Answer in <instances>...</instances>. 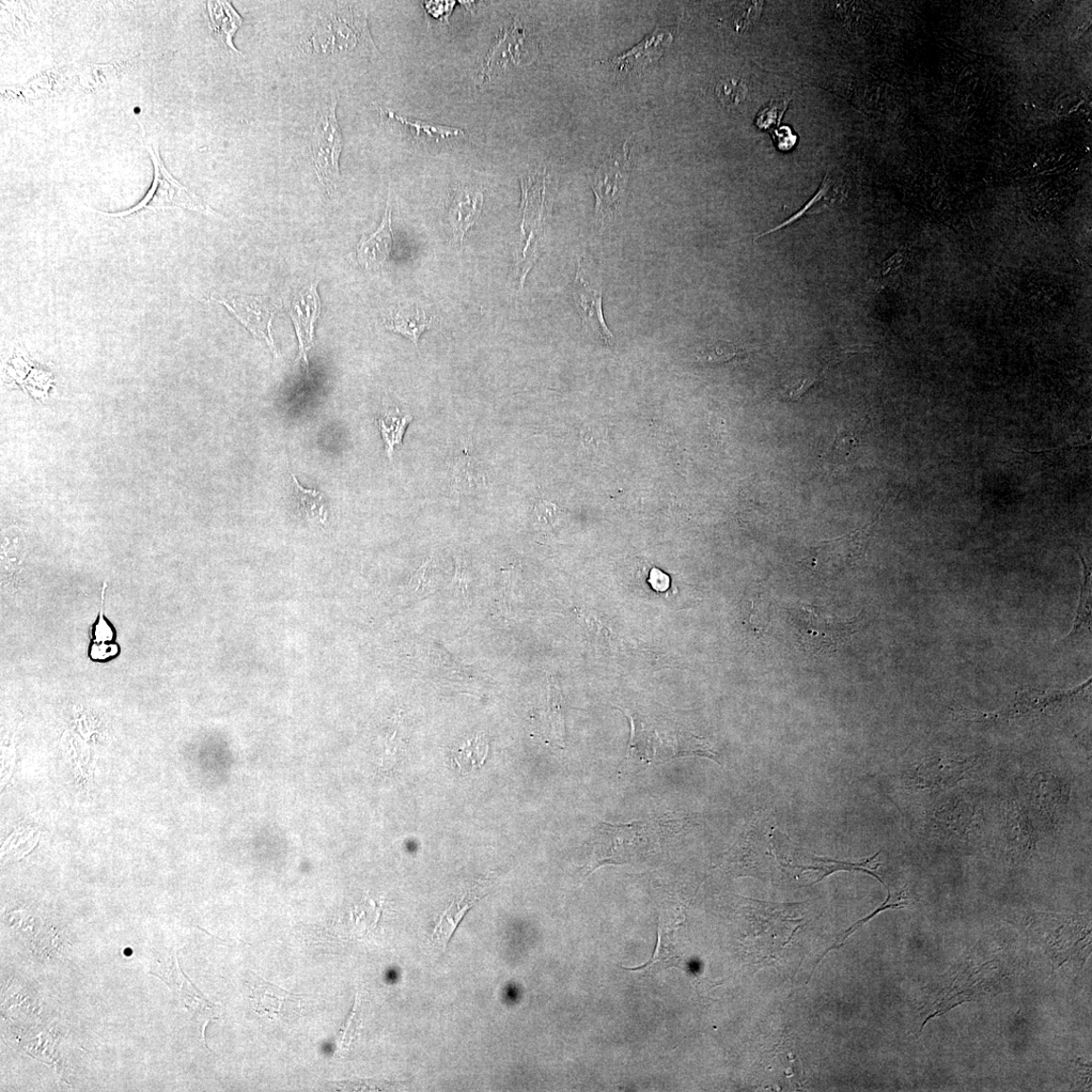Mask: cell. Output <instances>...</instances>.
<instances>
[{"label": "cell", "instance_id": "cell-47", "mask_svg": "<svg viewBox=\"0 0 1092 1092\" xmlns=\"http://www.w3.org/2000/svg\"><path fill=\"white\" fill-rule=\"evenodd\" d=\"M663 575H664V574H663L662 572H660L659 570H653V571L651 572V574H650V581H651V583H652V584H654V583H655V585L653 586L655 589H658V590H660V588H659V585H662V588H663V590H665V589H666V588L664 587V583L668 584V582H664V579H667V578H668V576H667V575H666V576H664V578L661 580V578H662V576H663Z\"/></svg>", "mask_w": 1092, "mask_h": 1092}, {"label": "cell", "instance_id": "cell-41", "mask_svg": "<svg viewBox=\"0 0 1092 1092\" xmlns=\"http://www.w3.org/2000/svg\"><path fill=\"white\" fill-rule=\"evenodd\" d=\"M537 517L544 526H553L558 519V508L549 502H539L536 507Z\"/></svg>", "mask_w": 1092, "mask_h": 1092}, {"label": "cell", "instance_id": "cell-15", "mask_svg": "<svg viewBox=\"0 0 1092 1092\" xmlns=\"http://www.w3.org/2000/svg\"><path fill=\"white\" fill-rule=\"evenodd\" d=\"M1006 852L1013 861H1025L1036 851L1037 835L1031 818L1017 800L1008 801L1004 823Z\"/></svg>", "mask_w": 1092, "mask_h": 1092}, {"label": "cell", "instance_id": "cell-11", "mask_svg": "<svg viewBox=\"0 0 1092 1092\" xmlns=\"http://www.w3.org/2000/svg\"><path fill=\"white\" fill-rule=\"evenodd\" d=\"M1070 786L1051 772H1040L1029 780L1027 798L1035 815L1046 823H1055L1070 800Z\"/></svg>", "mask_w": 1092, "mask_h": 1092}, {"label": "cell", "instance_id": "cell-10", "mask_svg": "<svg viewBox=\"0 0 1092 1092\" xmlns=\"http://www.w3.org/2000/svg\"><path fill=\"white\" fill-rule=\"evenodd\" d=\"M215 301L224 305L254 337L267 343L274 357H277L273 333L277 307L273 302L254 295H240Z\"/></svg>", "mask_w": 1092, "mask_h": 1092}, {"label": "cell", "instance_id": "cell-18", "mask_svg": "<svg viewBox=\"0 0 1092 1092\" xmlns=\"http://www.w3.org/2000/svg\"><path fill=\"white\" fill-rule=\"evenodd\" d=\"M393 240L391 196L388 195L381 225L369 235L365 234L357 245L358 261L367 270H379L392 254Z\"/></svg>", "mask_w": 1092, "mask_h": 1092}, {"label": "cell", "instance_id": "cell-42", "mask_svg": "<svg viewBox=\"0 0 1092 1092\" xmlns=\"http://www.w3.org/2000/svg\"><path fill=\"white\" fill-rule=\"evenodd\" d=\"M456 6L455 2H429L424 3V8L427 13L431 14L435 19H446Z\"/></svg>", "mask_w": 1092, "mask_h": 1092}, {"label": "cell", "instance_id": "cell-4", "mask_svg": "<svg viewBox=\"0 0 1092 1092\" xmlns=\"http://www.w3.org/2000/svg\"><path fill=\"white\" fill-rule=\"evenodd\" d=\"M632 169L629 143L590 171L589 179L596 197L595 218L600 233L610 228L626 199Z\"/></svg>", "mask_w": 1092, "mask_h": 1092}, {"label": "cell", "instance_id": "cell-34", "mask_svg": "<svg viewBox=\"0 0 1092 1092\" xmlns=\"http://www.w3.org/2000/svg\"><path fill=\"white\" fill-rule=\"evenodd\" d=\"M1080 557L1083 561V568H1084V583L1083 584V591H1082V597H1081L1079 612H1078V614H1076L1078 616H1076L1071 633L1066 637V639L1071 638L1073 635H1075V633H1078L1080 630H1082L1085 626H1089V624H1090V599H1091V597H1090V595H1091L1090 576H1091V574H1090V571H1089V569L1085 563L1084 558L1081 555H1080Z\"/></svg>", "mask_w": 1092, "mask_h": 1092}, {"label": "cell", "instance_id": "cell-6", "mask_svg": "<svg viewBox=\"0 0 1092 1092\" xmlns=\"http://www.w3.org/2000/svg\"><path fill=\"white\" fill-rule=\"evenodd\" d=\"M800 632V641L805 650L817 652L837 648L851 638L859 628L863 616L841 621L820 613L817 606L800 605L789 611Z\"/></svg>", "mask_w": 1092, "mask_h": 1092}, {"label": "cell", "instance_id": "cell-40", "mask_svg": "<svg viewBox=\"0 0 1092 1092\" xmlns=\"http://www.w3.org/2000/svg\"><path fill=\"white\" fill-rule=\"evenodd\" d=\"M761 10L762 3L744 4L740 11L743 13L738 14V19L736 21L739 29L745 28L748 26L753 25L759 18Z\"/></svg>", "mask_w": 1092, "mask_h": 1092}, {"label": "cell", "instance_id": "cell-31", "mask_svg": "<svg viewBox=\"0 0 1092 1092\" xmlns=\"http://www.w3.org/2000/svg\"><path fill=\"white\" fill-rule=\"evenodd\" d=\"M860 428L861 425L857 424L848 423L838 430L832 449L835 464L848 461L853 450L860 445Z\"/></svg>", "mask_w": 1092, "mask_h": 1092}, {"label": "cell", "instance_id": "cell-37", "mask_svg": "<svg viewBox=\"0 0 1092 1092\" xmlns=\"http://www.w3.org/2000/svg\"><path fill=\"white\" fill-rule=\"evenodd\" d=\"M549 704H550V708H549L550 719H551V724L554 727V731L559 740H563V738H564V719H563V713H561V694H560L559 690L553 687V686L550 688Z\"/></svg>", "mask_w": 1092, "mask_h": 1092}, {"label": "cell", "instance_id": "cell-19", "mask_svg": "<svg viewBox=\"0 0 1092 1092\" xmlns=\"http://www.w3.org/2000/svg\"><path fill=\"white\" fill-rule=\"evenodd\" d=\"M483 193L477 187H459L451 195L448 220L456 240L462 245L466 233L478 222L482 207Z\"/></svg>", "mask_w": 1092, "mask_h": 1092}, {"label": "cell", "instance_id": "cell-45", "mask_svg": "<svg viewBox=\"0 0 1092 1092\" xmlns=\"http://www.w3.org/2000/svg\"><path fill=\"white\" fill-rule=\"evenodd\" d=\"M429 569L430 561H427V563L421 567L414 574L413 579L411 580V585L415 588V590H423L424 587L428 586Z\"/></svg>", "mask_w": 1092, "mask_h": 1092}, {"label": "cell", "instance_id": "cell-32", "mask_svg": "<svg viewBox=\"0 0 1092 1092\" xmlns=\"http://www.w3.org/2000/svg\"><path fill=\"white\" fill-rule=\"evenodd\" d=\"M716 96L726 107H736L744 102L747 96V86L739 78L728 77L717 84Z\"/></svg>", "mask_w": 1092, "mask_h": 1092}, {"label": "cell", "instance_id": "cell-5", "mask_svg": "<svg viewBox=\"0 0 1092 1092\" xmlns=\"http://www.w3.org/2000/svg\"><path fill=\"white\" fill-rule=\"evenodd\" d=\"M338 98L332 91L319 109L311 134V152L319 181L328 195L336 191L340 180V156L343 137L336 116Z\"/></svg>", "mask_w": 1092, "mask_h": 1092}, {"label": "cell", "instance_id": "cell-3", "mask_svg": "<svg viewBox=\"0 0 1092 1092\" xmlns=\"http://www.w3.org/2000/svg\"><path fill=\"white\" fill-rule=\"evenodd\" d=\"M143 141L151 156L154 167V178L150 190L141 201L126 211L119 213L100 212V214L112 217L127 218L146 211L186 209L217 216V213L210 209L200 198L187 190L170 175L161 160L158 141L153 137L147 136L145 132Z\"/></svg>", "mask_w": 1092, "mask_h": 1092}, {"label": "cell", "instance_id": "cell-26", "mask_svg": "<svg viewBox=\"0 0 1092 1092\" xmlns=\"http://www.w3.org/2000/svg\"><path fill=\"white\" fill-rule=\"evenodd\" d=\"M755 351L752 348H747L739 343L727 341H716L709 343L707 347L701 349L696 355V361L704 366H719L744 358Z\"/></svg>", "mask_w": 1092, "mask_h": 1092}, {"label": "cell", "instance_id": "cell-23", "mask_svg": "<svg viewBox=\"0 0 1092 1092\" xmlns=\"http://www.w3.org/2000/svg\"><path fill=\"white\" fill-rule=\"evenodd\" d=\"M804 855H805V859L811 861V865H805V866L804 865H801V866L800 865H795V866L788 865V867L800 868L801 870H813V871L819 872V879L816 882H814L813 885L819 883L824 878L830 876L831 874H833L835 872H838V871L863 872V873L869 874V875H871L873 877H875L878 881H880L884 885L883 880L880 878V876L877 874V870L880 866V864L877 862L878 857L880 856V852L872 856L871 857H868V859H866L863 862H857V863L833 860V859H830V857H817L815 855H810V854H804Z\"/></svg>", "mask_w": 1092, "mask_h": 1092}, {"label": "cell", "instance_id": "cell-38", "mask_svg": "<svg viewBox=\"0 0 1092 1092\" xmlns=\"http://www.w3.org/2000/svg\"><path fill=\"white\" fill-rule=\"evenodd\" d=\"M658 933L659 934H658L657 948H655L654 954L651 957V959L642 966L635 967V969H628V967H622V969L624 970L648 971V970H650L651 969H653V966L660 964L661 962H664V963L670 962V963L674 964V959L669 958L668 951L665 950V946L663 943V933H662V931L660 928H659Z\"/></svg>", "mask_w": 1092, "mask_h": 1092}, {"label": "cell", "instance_id": "cell-27", "mask_svg": "<svg viewBox=\"0 0 1092 1092\" xmlns=\"http://www.w3.org/2000/svg\"><path fill=\"white\" fill-rule=\"evenodd\" d=\"M292 497L296 509L306 519L325 522L327 510L323 494L304 488L294 475H292Z\"/></svg>", "mask_w": 1092, "mask_h": 1092}, {"label": "cell", "instance_id": "cell-1", "mask_svg": "<svg viewBox=\"0 0 1092 1092\" xmlns=\"http://www.w3.org/2000/svg\"><path fill=\"white\" fill-rule=\"evenodd\" d=\"M308 46L320 55L342 53L371 59L381 57L371 38L367 12L354 6L335 9L320 19Z\"/></svg>", "mask_w": 1092, "mask_h": 1092}, {"label": "cell", "instance_id": "cell-22", "mask_svg": "<svg viewBox=\"0 0 1092 1092\" xmlns=\"http://www.w3.org/2000/svg\"><path fill=\"white\" fill-rule=\"evenodd\" d=\"M485 889L483 885H476L451 904L434 929L433 939L437 945L446 948L463 916L485 895L483 894Z\"/></svg>", "mask_w": 1092, "mask_h": 1092}, {"label": "cell", "instance_id": "cell-14", "mask_svg": "<svg viewBox=\"0 0 1092 1092\" xmlns=\"http://www.w3.org/2000/svg\"><path fill=\"white\" fill-rule=\"evenodd\" d=\"M1083 691V687L1070 691H1041L1026 688L1018 692L1017 698L1008 707L994 713H980L963 709L960 715L966 720L980 722L994 719H1017V717L1039 713L1049 706L1070 699Z\"/></svg>", "mask_w": 1092, "mask_h": 1092}, {"label": "cell", "instance_id": "cell-2", "mask_svg": "<svg viewBox=\"0 0 1092 1092\" xmlns=\"http://www.w3.org/2000/svg\"><path fill=\"white\" fill-rule=\"evenodd\" d=\"M657 832V826L650 821L620 825L600 821L583 875L589 876L605 865L631 864L636 857L649 854L660 845Z\"/></svg>", "mask_w": 1092, "mask_h": 1092}, {"label": "cell", "instance_id": "cell-7", "mask_svg": "<svg viewBox=\"0 0 1092 1092\" xmlns=\"http://www.w3.org/2000/svg\"><path fill=\"white\" fill-rule=\"evenodd\" d=\"M885 504L870 524L857 529L850 535L819 543L810 555L811 567L821 573L838 574L853 568L865 559L870 538L880 520Z\"/></svg>", "mask_w": 1092, "mask_h": 1092}, {"label": "cell", "instance_id": "cell-24", "mask_svg": "<svg viewBox=\"0 0 1092 1092\" xmlns=\"http://www.w3.org/2000/svg\"><path fill=\"white\" fill-rule=\"evenodd\" d=\"M435 324L426 311L419 308H402L392 313L386 323V330L408 338L418 347L420 336Z\"/></svg>", "mask_w": 1092, "mask_h": 1092}, {"label": "cell", "instance_id": "cell-12", "mask_svg": "<svg viewBox=\"0 0 1092 1092\" xmlns=\"http://www.w3.org/2000/svg\"><path fill=\"white\" fill-rule=\"evenodd\" d=\"M982 819L979 806L965 797L948 799L933 814L935 829L948 837L963 840L977 835L982 826Z\"/></svg>", "mask_w": 1092, "mask_h": 1092}, {"label": "cell", "instance_id": "cell-29", "mask_svg": "<svg viewBox=\"0 0 1092 1092\" xmlns=\"http://www.w3.org/2000/svg\"><path fill=\"white\" fill-rule=\"evenodd\" d=\"M488 752V740L480 735L462 744L454 755V762L461 773H472L483 766Z\"/></svg>", "mask_w": 1092, "mask_h": 1092}, {"label": "cell", "instance_id": "cell-17", "mask_svg": "<svg viewBox=\"0 0 1092 1092\" xmlns=\"http://www.w3.org/2000/svg\"><path fill=\"white\" fill-rule=\"evenodd\" d=\"M251 1000L257 1015L271 1020H292L299 1015L301 1002L295 995L254 976L249 981Z\"/></svg>", "mask_w": 1092, "mask_h": 1092}, {"label": "cell", "instance_id": "cell-28", "mask_svg": "<svg viewBox=\"0 0 1092 1092\" xmlns=\"http://www.w3.org/2000/svg\"><path fill=\"white\" fill-rule=\"evenodd\" d=\"M835 192H836V181L832 179V177L830 175L828 176V174H826L824 179L822 180L820 189L819 190L818 194L813 198H811L800 211H799L797 214H794L792 217H790L788 218V220H786L783 223L774 227L773 229H770L766 232L758 234V235L755 236V239L757 240V239L762 238L763 236H767L771 233H774V232L781 230L785 227H788V226L794 224L795 222L799 221L800 218L803 217L808 213H813V214L819 213V211L816 208L817 206H819V208H821L822 210H825L826 208H828L830 206L831 202L835 200Z\"/></svg>", "mask_w": 1092, "mask_h": 1092}, {"label": "cell", "instance_id": "cell-44", "mask_svg": "<svg viewBox=\"0 0 1092 1092\" xmlns=\"http://www.w3.org/2000/svg\"><path fill=\"white\" fill-rule=\"evenodd\" d=\"M103 615L104 614H103V610H102L100 620L98 622V626L96 628V632H95L96 642L100 643V644L105 643L108 641H112V638H113V631H112L111 628L108 627V624L104 619Z\"/></svg>", "mask_w": 1092, "mask_h": 1092}, {"label": "cell", "instance_id": "cell-39", "mask_svg": "<svg viewBox=\"0 0 1092 1092\" xmlns=\"http://www.w3.org/2000/svg\"><path fill=\"white\" fill-rule=\"evenodd\" d=\"M772 135L779 151L789 152L798 144V135L788 126L778 127Z\"/></svg>", "mask_w": 1092, "mask_h": 1092}, {"label": "cell", "instance_id": "cell-13", "mask_svg": "<svg viewBox=\"0 0 1092 1092\" xmlns=\"http://www.w3.org/2000/svg\"><path fill=\"white\" fill-rule=\"evenodd\" d=\"M318 280L296 292L290 305V316L299 339L300 355L308 369V354L314 347L315 326L321 315Z\"/></svg>", "mask_w": 1092, "mask_h": 1092}, {"label": "cell", "instance_id": "cell-33", "mask_svg": "<svg viewBox=\"0 0 1092 1092\" xmlns=\"http://www.w3.org/2000/svg\"><path fill=\"white\" fill-rule=\"evenodd\" d=\"M767 602L766 591L760 590L755 592V595L751 601V610L747 614V623L753 630L754 634L762 636L768 627L769 608L766 607Z\"/></svg>", "mask_w": 1092, "mask_h": 1092}, {"label": "cell", "instance_id": "cell-46", "mask_svg": "<svg viewBox=\"0 0 1092 1092\" xmlns=\"http://www.w3.org/2000/svg\"><path fill=\"white\" fill-rule=\"evenodd\" d=\"M117 652L118 649L116 646H109L104 643L93 646L91 650L92 658L96 660H104L113 657Z\"/></svg>", "mask_w": 1092, "mask_h": 1092}, {"label": "cell", "instance_id": "cell-21", "mask_svg": "<svg viewBox=\"0 0 1092 1092\" xmlns=\"http://www.w3.org/2000/svg\"><path fill=\"white\" fill-rule=\"evenodd\" d=\"M449 480L452 491L458 494L477 493L487 485L486 471L467 446L451 461Z\"/></svg>", "mask_w": 1092, "mask_h": 1092}, {"label": "cell", "instance_id": "cell-36", "mask_svg": "<svg viewBox=\"0 0 1092 1092\" xmlns=\"http://www.w3.org/2000/svg\"><path fill=\"white\" fill-rule=\"evenodd\" d=\"M820 382V374H815V376H811L810 374V376H805L783 386L778 392V398L789 402L800 401L811 388L819 385Z\"/></svg>", "mask_w": 1092, "mask_h": 1092}, {"label": "cell", "instance_id": "cell-8", "mask_svg": "<svg viewBox=\"0 0 1092 1092\" xmlns=\"http://www.w3.org/2000/svg\"><path fill=\"white\" fill-rule=\"evenodd\" d=\"M574 301L585 329L605 348H613L615 339L603 316V289L597 274L591 272L585 257H579L574 289Z\"/></svg>", "mask_w": 1092, "mask_h": 1092}, {"label": "cell", "instance_id": "cell-30", "mask_svg": "<svg viewBox=\"0 0 1092 1092\" xmlns=\"http://www.w3.org/2000/svg\"><path fill=\"white\" fill-rule=\"evenodd\" d=\"M412 420L411 415H403L396 409L388 411L385 417L378 421L389 460H393L395 447L402 443L405 427Z\"/></svg>", "mask_w": 1092, "mask_h": 1092}, {"label": "cell", "instance_id": "cell-20", "mask_svg": "<svg viewBox=\"0 0 1092 1092\" xmlns=\"http://www.w3.org/2000/svg\"><path fill=\"white\" fill-rule=\"evenodd\" d=\"M381 116L386 123L391 124L405 137L411 139L412 142L420 144H439L445 140L466 136V133L461 129L442 126V124L423 120H411L389 111L387 108H381Z\"/></svg>", "mask_w": 1092, "mask_h": 1092}, {"label": "cell", "instance_id": "cell-9", "mask_svg": "<svg viewBox=\"0 0 1092 1092\" xmlns=\"http://www.w3.org/2000/svg\"><path fill=\"white\" fill-rule=\"evenodd\" d=\"M975 764V758L928 757L915 764L909 774L908 783L919 791H944L961 782Z\"/></svg>", "mask_w": 1092, "mask_h": 1092}, {"label": "cell", "instance_id": "cell-35", "mask_svg": "<svg viewBox=\"0 0 1092 1092\" xmlns=\"http://www.w3.org/2000/svg\"><path fill=\"white\" fill-rule=\"evenodd\" d=\"M788 101L774 100L764 105L757 116L756 126L760 130H770L779 126L782 117L787 111Z\"/></svg>", "mask_w": 1092, "mask_h": 1092}, {"label": "cell", "instance_id": "cell-16", "mask_svg": "<svg viewBox=\"0 0 1092 1092\" xmlns=\"http://www.w3.org/2000/svg\"><path fill=\"white\" fill-rule=\"evenodd\" d=\"M673 42L669 29L659 28L633 48L620 56L603 61L617 73L641 74L654 65Z\"/></svg>", "mask_w": 1092, "mask_h": 1092}, {"label": "cell", "instance_id": "cell-43", "mask_svg": "<svg viewBox=\"0 0 1092 1092\" xmlns=\"http://www.w3.org/2000/svg\"><path fill=\"white\" fill-rule=\"evenodd\" d=\"M470 572L461 556L457 557V574L455 584L460 590H466L469 587Z\"/></svg>", "mask_w": 1092, "mask_h": 1092}, {"label": "cell", "instance_id": "cell-25", "mask_svg": "<svg viewBox=\"0 0 1092 1092\" xmlns=\"http://www.w3.org/2000/svg\"><path fill=\"white\" fill-rule=\"evenodd\" d=\"M210 28L225 43L230 50L241 54L234 46L233 38L243 24L241 15L228 2H209Z\"/></svg>", "mask_w": 1092, "mask_h": 1092}]
</instances>
